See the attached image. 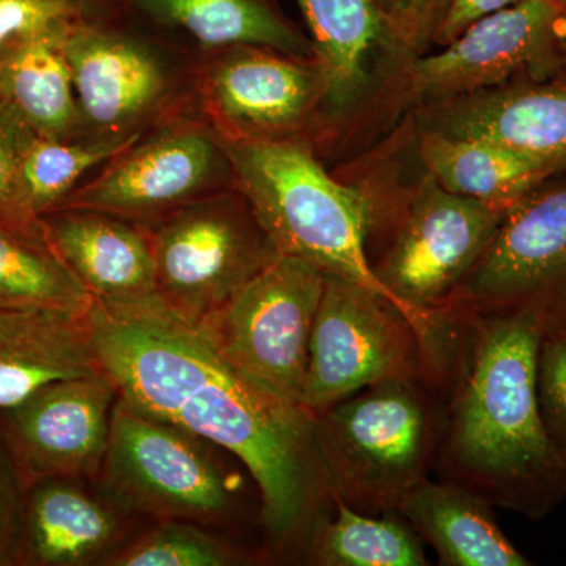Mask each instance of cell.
I'll return each mask as SVG.
<instances>
[{"label":"cell","instance_id":"1","mask_svg":"<svg viewBox=\"0 0 566 566\" xmlns=\"http://www.w3.org/2000/svg\"><path fill=\"white\" fill-rule=\"evenodd\" d=\"M88 324L96 357L118 398L229 450L262 501V523L277 542L334 510L315 438V416L233 370L197 324L158 293L95 300Z\"/></svg>","mask_w":566,"mask_h":566},{"label":"cell","instance_id":"2","mask_svg":"<svg viewBox=\"0 0 566 566\" xmlns=\"http://www.w3.org/2000/svg\"><path fill=\"white\" fill-rule=\"evenodd\" d=\"M542 338L523 318L447 307L428 345L444 398L439 479L532 521L566 499V457L536 400Z\"/></svg>","mask_w":566,"mask_h":566},{"label":"cell","instance_id":"3","mask_svg":"<svg viewBox=\"0 0 566 566\" xmlns=\"http://www.w3.org/2000/svg\"><path fill=\"white\" fill-rule=\"evenodd\" d=\"M333 174L367 203L365 251L376 279L430 338L506 211L442 188L417 159L408 115Z\"/></svg>","mask_w":566,"mask_h":566},{"label":"cell","instance_id":"4","mask_svg":"<svg viewBox=\"0 0 566 566\" xmlns=\"http://www.w3.org/2000/svg\"><path fill=\"white\" fill-rule=\"evenodd\" d=\"M444 431V398L424 364L345 398L315 416V438L331 491L354 512L397 513L430 476Z\"/></svg>","mask_w":566,"mask_h":566},{"label":"cell","instance_id":"5","mask_svg":"<svg viewBox=\"0 0 566 566\" xmlns=\"http://www.w3.org/2000/svg\"><path fill=\"white\" fill-rule=\"evenodd\" d=\"M223 145L238 188L282 255L367 286L400 311L368 263L364 197L327 169L308 137Z\"/></svg>","mask_w":566,"mask_h":566},{"label":"cell","instance_id":"6","mask_svg":"<svg viewBox=\"0 0 566 566\" xmlns=\"http://www.w3.org/2000/svg\"><path fill=\"white\" fill-rule=\"evenodd\" d=\"M84 133H145L193 115L199 50L109 6L65 36Z\"/></svg>","mask_w":566,"mask_h":566},{"label":"cell","instance_id":"7","mask_svg":"<svg viewBox=\"0 0 566 566\" xmlns=\"http://www.w3.org/2000/svg\"><path fill=\"white\" fill-rule=\"evenodd\" d=\"M558 0H527L476 21L438 51L409 59L385 82L346 144V155L370 147L406 114L523 77L554 73Z\"/></svg>","mask_w":566,"mask_h":566},{"label":"cell","instance_id":"8","mask_svg":"<svg viewBox=\"0 0 566 566\" xmlns=\"http://www.w3.org/2000/svg\"><path fill=\"white\" fill-rule=\"evenodd\" d=\"M156 293L199 324L262 273L281 252L238 186L145 223Z\"/></svg>","mask_w":566,"mask_h":566},{"label":"cell","instance_id":"9","mask_svg":"<svg viewBox=\"0 0 566 566\" xmlns=\"http://www.w3.org/2000/svg\"><path fill=\"white\" fill-rule=\"evenodd\" d=\"M447 307L523 318L542 337L566 334V174L506 210Z\"/></svg>","mask_w":566,"mask_h":566},{"label":"cell","instance_id":"10","mask_svg":"<svg viewBox=\"0 0 566 566\" xmlns=\"http://www.w3.org/2000/svg\"><path fill=\"white\" fill-rule=\"evenodd\" d=\"M324 283L314 264L281 253L197 326L233 370L301 405Z\"/></svg>","mask_w":566,"mask_h":566},{"label":"cell","instance_id":"11","mask_svg":"<svg viewBox=\"0 0 566 566\" xmlns=\"http://www.w3.org/2000/svg\"><path fill=\"white\" fill-rule=\"evenodd\" d=\"M323 96L322 71L314 57L255 44L197 54L193 115L229 144L312 140Z\"/></svg>","mask_w":566,"mask_h":566},{"label":"cell","instance_id":"12","mask_svg":"<svg viewBox=\"0 0 566 566\" xmlns=\"http://www.w3.org/2000/svg\"><path fill=\"white\" fill-rule=\"evenodd\" d=\"M234 186L223 142L199 117L185 115L142 134L57 208H87L148 223Z\"/></svg>","mask_w":566,"mask_h":566},{"label":"cell","instance_id":"13","mask_svg":"<svg viewBox=\"0 0 566 566\" xmlns=\"http://www.w3.org/2000/svg\"><path fill=\"white\" fill-rule=\"evenodd\" d=\"M428 342L381 294L326 275L301 405L316 416L365 387L419 374Z\"/></svg>","mask_w":566,"mask_h":566},{"label":"cell","instance_id":"14","mask_svg":"<svg viewBox=\"0 0 566 566\" xmlns=\"http://www.w3.org/2000/svg\"><path fill=\"white\" fill-rule=\"evenodd\" d=\"M114 504L161 521H203L229 509V480L200 438L118 398L102 471Z\"/></svg>","mask_w":566,"mask_h":566},{"label":"cell","instance_id":"15","mask_svg":"<svg viewBox=\"0 0 566 566\" xmlns=\"http://www.w3.org/2000/svg\"><path fill=\"white\" fill-rule=\"evenodd\" d=\"M322 71L324 96L312 134L319 158H340L353 129L385 82L408 57L374 0H296Z\"/></svg>","mask_w":566,"mask_h":566},{"label":"cell","instance_id":"16","mask_svg":"<svg viewBox=\"0 0 566 566\" xmlns=\"http://www.w3.org/2000/svg\"><path fill=\"white\" fill-rule=\"evenodd\" d=\"M117 400L102 370L51 382L3 411L2 436L25 488L99 474Z\"/></svg>","mask_w":566,"mask_h":566},{"label":"cell","instance_id":"17","mask_svg":"<svg viewBox=\"0 0 566 566\" xmlns=\"http://www.w3.org/2000/svg\"><path fill=\"white\" fill-rule=\"evenodd\" d=\"M416 126L493 142L566 174V76L523 77L409 112Z\"/></svg>","mask_w":566,"mask_h":566},{"label":"cell","instance_id":"18","mask_svg":"<svg viewBox=\"0 0 566 566\" xmlns=\"http://www.w3.org/2000/svg\"><path fill=\"white\" fill-rule=\"evenodd\" d=\"M39 221L44 243L93 300L133 301L156 293L145 223L87 208H57Z\"/></svg>","mask_w":566,"mask_h":566},{"label":"cell","instance_id":"19","mask_svg":"<svg viewBox=\"0 0 566 566\" xmlns=\"http://www.w3.org/2000/svg\"><path fill=\"white\" fill-rule=\"evenodd\" d=\"M112 6L196 50L255 44L314 57L307 32L279 0H111Z\"/></svg>","mask_w":566,"mask_h":566},{"label":"cell","instance_id":"20","mask_svg":"<svg viewBox=\"0 0 566 566\" xmlns=\"http://www.w3.org/2000/svg\"><path fill=\"white\" fill-rule=\"evenodd\" d=\"M102 371L87 318L54 312L0 311V409L41 387Z\"/></svg>","mask_w":566,"mask_h":566},{"label":"cell","instance_id":"21","mask_svg":"<svg viewBox=\"0 0 566 566\" xmlns=\"http://www.w3.org/2000/svg\"><path fill=\"white\" fill-rule=\"evenodd\" d=\"M494 505L455 483L424 479L397 513L430 543L446 566L532 565L495 521Z\"/></svg>","mask_w":566,"mask_h":566},{"label":"cell","instance_id":"22","mask_svg":"<svg viewBox=\"0 0 566 566\" xmlns=\"http://www.w3.org/2000/svg\"><path fill=\"white\" fill-rule=\"evenodd\" d=\"M70 25L32 33L0 52V98L44 139L85 134L66 57Z\"/></svg>","mask_w":566,"mask_h":566},{"label":"cell","instance_id":"23","mask_svg":"<svg viewBox=\"0 0 566 566\" xmlns=\"http://www.w3.org/2000/svg\"><path fill=\"white\" fill-rule=\"evenodd\" d=\"M409 120L417 159L442 188L457 196L506 211L557 175L493 142L447 136L419 128L411 117Z\"/></svg>","mask_w":566,"mask_h":566},{"label":"cell","instance_id":"24","mask_svg":"<svg viewBox=\"0 0 566 566\" xmlns=\"http://www.w3.org/2000/svg\"><path fill=\"white\" fill-rule=\"evenodd\" d=\"M117 531L114 513L71 479L40 480L25 499L21 564H91L109 549Z\"/></svg>","mask_w":566,"mask_h":566},{"label":"cell","instance_id":"25","mask_svg":"<svg viewBox=\"0 0 566 566\" xmlns=\"http://www.w3.org/2000/svg\"><path fill=\"white\" fill-rule=\"evenodd\" d=\"M312 564L322 566H424L423 539L398 515L354 512L334 497V510L312 528Z\"/></svg>","mask_w":566,"mask_h":566},{"label":"cell","instance_id":"26","mask_svg":"<svg viewBox=\"0 0 566 566\" xmlns=\"http://www.w3.org/2000/svg\"><path fill=\"white\" fill-rule=\"evenodd\" d=\"M93 303L46 243L0 227V311L87 318Z\"/></svg>","mask_w":566,"mask_h":566},{"label":"cell","instance_id":"27","mask_svg":"<svg viewBox=\"0 0 566 566\" xmlns=\"http://www.w3.org/2000/svg\"><path fill=\"white\" fill-rule=\"evenodd\" d=\"M147 133V132H145ZM144 133H85L71 139L36 137L22 164V193L33 218L54 210L88 174L128 148Z\"/></svg>","mask_w":566,"mask_h":566},{"label":"cell","instance_id":"28","mask_svg":"<svg viewBox=\"0 0 566 566\" xmlns=\"http://www.w3.org/2000/svg\"><path fill=\"white\" fill-rule=\"evenodd\" d=\"M233 547L192 524L163 521L155 531L111 557L114 566H223L240 564Z\"/></svg>","mask_w":566,"mask_h":566},{"label":"cell","instance_id":"29","mask_svg":"<svg viewBox=\"0 0 566 566\" xmlns=\"http://www.w3.org/2000/svg\"><path fill=\"white\" fill-rule=\"evenodd\" d=\"M36 134L6 99L0 98V227L44 243L40 221L22 193V164Z\"/></svg>","mask_w":566,"mask_h":566},{"label":"cell","instance_id":"30","mask_svg":"<svg viewBox=\"0 0 566 566\" xmlns=\"http://www.w3.org/2000/svg\"><path fill=\"white\" fill-rule=\"evenodd\" d=\"M109 3L111 0H0V52L32 33L84 20Z\"/></svg>","mask_w":566,"mask_h":566},{"label":"cell","instance_id":"31","mask_svg":"<svg viewBox=\"0 0 566 566\" xmlns=\"http://www.w3.org/2000/svg\"><path fill=\"white\" fill-rule=\"evenodd\" d=\"M452 0H374L390 39L406 57L433 51L436 32Z\"/></svg>","mask_w":566,"mask_h":566},{"label":"cell","instance_id":"32","mask_svg":"<svg viewBox=\"0 0 566 566\" xmlns=\"http://www.w3.org/2000/svg\"><path fill=\"white\" fill-rule=\"evenodd\" d=\"M535 385L543 423L566 457V334L542 338Z\"/></svg>","mask_w":566,"mask_h":566},{"label":"cell","instance_id":"33","mask_svg":"<svg viewBox=\"0 0 566 566\" xmlns=\"http://www.w3.org/2000/svg\"><path fill=\"white\" fill-rule=\"evenodd\" d=\"M28 488L0 433V566L21 564Z\"/></svg>","mask_w":566,"mask_h":566},{"label":"cell","instance_id":"34","mask_svg":"<svg viewBox=\"0 0 566 566\" xmlns=\"http://www.w3.org/2000/svg\"><path fill=\"white\" fill-rule=\"evenodd\" d=\"M523 2L527 0H452L444 20L436 32L433 50L449 44L476 21Z\"/></svg>","mask_w":566,"mask_h":566},{"label":"cell","instance_id":"35","mask_svg":"<svg viewBox=\"0 0 566 566\" xmlns=\"http://www.w3.org/2000/svg\"><path fill=\"white\" fill-rule=\"evenodd\" d=\"M566 76V11L557 29L556 50H554V73Z\"/></svg>","mask_w":566,"mask_h":566},{"label":"cell","instance_id":"36","mask_svg":"<svg viewBox=\"0 0 566 566\" xmlns=\"http://www.w3.org/2000/svg\"><path fill=\"white\" fill-rule=\"evenodd\" d=\"M558 2H560L562 6H564V9L566 10V0H558Z\"/></svg>","mask_w":566,"mask_h":566}]
</instances>
